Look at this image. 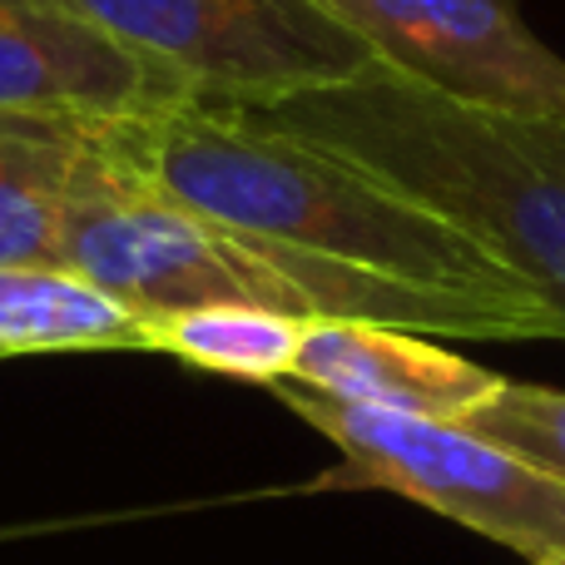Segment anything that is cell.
Returning <instances> with one entry per match:
<instances>
[{
    "instance_id": "obj_9",
    "label": "cell",
    "mask_w": 565,
    "mask_h": 565,
    "mask_svg": "<svg viewBox=\"0 0 565 565\" xmlns=\"http://www.w3.org/2000/svg\"><path fill=\"white\" fill-rule=\"evenodd\" d=\"M154 352L149 322L60 264H0V358Z\"/></svg>"
},
{
    "instance_id": "obj_3",
    "label": "cell",
    "mask_w": 565,
    "mask_h": 565,
    "mask_svg": "<svg viewBox=\"0 0 565 565\" xmlns=\"http://www.w3.org/2000/svg\"><path fill=\"white\" fill-rule=\"evenodd\" d=\"M60 268L95 282L145 322L214 302L312 322L302 292L268 264L264 248L149 189L119 169L99 139L89 145L60 214Z\"/></svg>"
},
{
    "instance_id": "obj_6",
    "label": "cell",
    "mask_w": 565,
    "mask_h": 565,
    "mask_svg": "<svg viewBox=\"0 0 565 565\" xmlns=\"http://www.w3.org/2000/svg\"><path fill=\"white\" fill-rule=\"evenodd\" d=\"M377 65L451 99L565 119V60L511 0H318Z\"/></svg>"
},
{
    "instance_id": "obj_8",
    "label": "cell",
    "mask_w": 565,
    "mask_h": 565,
    "mask_svg": "<svg viewBox=\"0 0 565 565\" xmlns=\"http://www.w3.org/2000/svg\"><path fill=\"white\" fill-rule=\"evenodd\" d=\"M298 387L322 397L358 402L377 412H407L431 422H467L501 392V372L427 342L422 332L377 328V322L312 318L302 328V348L292 362Z\"/></svg>"
},
{
    "instance_id": "obj_5",
    "label": "cell",
    "mask_w": 565,
    "mask_h": 565,
    "mask_svg": "<svg viewBox=\"0 0 565 565\" xmlns=\"http://www.w3.org/2000/svg\"><path fill=\"white\" fill-rule=\"evenodd\" d=\"M179 79L194 105L254 109L342 85L377 55L318 0H70Z\"/></svg>"
},
{
    "instance_id": "obj_2",
    "label": "cell",
    "mask_w": 565,
    "mask_h": 565,
    "mask_svg": "<svg viewBox=\"0 0 565 565\" xmlns=\"http://www.w3.org/2000/svg\"><path fill=\"white\" fill-rule=\"evenodd\" d=\"M244 115L367 169L467 234L565 332V119L451 99L387 65Z\"/></svg>"
},
{
    "instance_id": "obj_4",
    "label": "cell",
    "mask_w": 565,
    "mask_h": 565,
    "mask_svg": "<svg viewBox=\"0 0 565 565\" xmlns=\"http://www.w3.org/2000/svg\"><path fill=\"white\" fill-rule=\"evenodd\" d=\"M278 402L342 451L332 481L382 487L526 561L565 556V481L477 437L461 422L377 412L278 382Z\"/></svg>"
},
{
    "instance_id": "obj_11",
    "label": "cell",
    "mask_w": 565,
    "mask_h": 565,
    "mask_svg": "<svg viewBox=\"0 0 565 565\" xmlns=\"http://www.w3.org/2000/svg\"><path fill=\"white\" fill-rule=\"evenodd\" d=\"M302 328H308V318L214 302V308H184V312L154 318L149 322V348L169 352V358L189 362V367L218 372V377H244V382L278 387V382L292 377Z\"/></svg>"
},
{
    "instance_id": "obj_7",
    "label": "cell",
    "mask_w": 565,
    "mask_h": 565,
    "mask_svg": "<svg viewBox=\"0 0 565 565\" xmlns=\"http://www.w3.org/2000/svg\"><path fill=\"white\" fill-rule=\"evenodd\" d=\"M194 105L184 85L70 0H0V115L119 125Z\"/></svg>"
},
{
    "instance_id": "obj_1",
    "label": "cell",
    "mask_w": 565,
    "mask_h": 565,
    "mask_svg": "<svg viewBox=\"0 0 565 565\" xmlns=\"http://www.w3.org/2000/svg\"><path fill=\"white\" fill-rule=\"evenodd\" d=\"M95 139L119 169L228 234L551 318L546 302L467 234L367 169L258 125L244 109L179 105L99 125Z\"/></svg>"
},
{
    "instance_id": "obj_13",
    "label": "cell",
    "mask_w": 565,
    "mask_h": 565,
    "mask_svg": "<svg viewBox=\"0 0 565 565\" xmlns=\"http://www.w3.org/2000/svg\"><path fill=\"white\" fill-rule=\"evenodd\" d=\"M531 565H565V556H546V561H531Z\"/></svg>"
},
{
    "instance_id": "obj_10",
    "label": "cell",
    "mask_w": 565,
    "mask_h": 565,
    "mask_svg": "<svg viewBox=\"0 0 565 565\" xmlns=\"http://www.w3.org/2000/svg\"><path fill=\"white\" fill-rule=\"evenodd\" d=\"M95 129L0 115V264H60V214Z\"/></svg>"
},
{
    "instance_id": "obj_12",
    "label": "cell",
    "mask_w": 565,
    "mask_h": 565,
    "mask_svg": "<svg viewBox=\"0 0 565 565\" xmlns=\"http://www.w3.org/2000/svg\"><path fill=\"white\" fill-rule=\"evenodd\" d=\"M461 427L497 447L516 451L521 461L541 467L546 477L565 481V392L536 382H501V392L477 407Z\"/></svg>"
}]
</instances>
